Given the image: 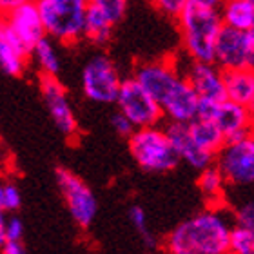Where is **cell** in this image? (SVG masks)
<instances>
[{"label": "cell", "mask_w": 254, "mask_h": 254, "mask_svg": "<svg viewBox=\"0 0 254 254\" xmlns=\"http://www.w3.org/2000/svg\"><path fill=\"white\" fill-rule=\"evenodd\" d=\"M225 205H209L180 222L164 240L165 254H227L234 231Z\"/></svg>", "instance_id": "1"}, {"label": "cell", "mask_w": 254, "mask_h": 254, "mask_svg": "<svg viewBox=\"0 0 254 254\" xmlns=\"http://www.w3.org/2000/svg\"><path fill=\"white\" fill-rule=\"evenodd\" d=\"M176 24L187 59L194 62H214L218 38L225 27L220 9L189 4Z\"/></svg>", "instance_id": "2"}, {"label": "cell", "mask_w": 254, "mask_h": 254, "mask_svg": "<svg viewBox=\"0 0 254 254\" xmlns=\"http://www.w3.org/2000/svg\"><path fill=\"white\" fill-rule=\"evenodd\" d=\"M127 147L132 160L145 173H169L180 164V156L171 142L169 134L162 127L136 129L129 140Z\"/></svg>", "instance_id": "3"}, {"label": "cell", "mask_w": 254, "mask_h": 254, "mask_svg": "<svg viewBox=\"0 0 254 254\" xmlns=\"http://www.w3.org/2000/svg\"><path fill=\"white\" fill-rule=\"evenodd\" d=\"M46 35L55 42L71 46L84 38L89 0H37Z\"/></svg>", "instance_id": "4"}, {"label": "cell", "mask_w": 254, "mask_h": 254, "mask_svg": "<svg viewBox=\"0 0 254 254\" xmlns=\"http://www.w3.org/2000/svg\"><path fill=\"white\" fill-rule=\"evenodd\" d=\"M80 84L87 100L95 104H117L124 78L106 53H96L82 67Z\"/></svg>", "instance_id": "5"}, {"label": "cell", "mask_w": 254, "mask_h": 254, "mask_svg": "<svg viewBox=\"0 0 254 254\" xmlns=\"http://www.w3.org/2000/svg\"><path fill=\"white\" fill-rule=\"evenodd\" d=\"M214 165L231 189L254 187V134L225 143Z\"/></svg>", "instance_id": "6"}, {"label": "cell", "mask_w": 254, "mask_h": 254, "mask_svg": "<svg viewBox=\"0 0 254 254\" xmlns=\"http://www.w3.org/2000/svg\"><path fill=\"white\" fill-rule=\"evenodd\" d=\"M55 180L73 222L78 227L87 229L95 222L96 212H98V201L95 192L78 175H74L73 171L65 167H57Z\"/></svg>", "instance_id": "7"}, {"label": "cell", "mask_w": 254, "mask_h": 254, "mask_svg": "<svg viewBox=\"0 0 254 254\" xmlns=\"http://www.w3.org/2000/svg\"><path fill=\"white\" fill-rule=\"evenodd\" d=\"M117 107L136 126V129L156 127L164 120V111L156 98L143 89L132 76L124 78L122 89L117 98Z\"/></svg>", "instance_id": "8"}, {"label": "cell", "mask_w": 254, "mask_h": 254, "mask_svg": "<svg viewBox=\"0 0 254 254\" xmlns=\"http://www.w3.org/2000/svg\"><path fill=\"white\" fill-rule=\"evenodd\" d=\"M180 71L189 80L192 89L196 91L201 106H216L220 102L227 100L225 71L218 67L214 62H194V60L187 59V65L186 67L180 65Z\"/></svg>", "instance_id": "9"}, {"label": "cell", "mask_w": 254, "mask_h": 254, "mask_svg": "<svg viewBox=\"0 0 254 254\" xmlns=\"http://www.w3.org/2000/svg\"><path fill=\"white\" fill-rule=\"evenodd\" d=\"M132 78L162 104L182 82L184 73L175 60H151L138 64L132 71Z\"/></svg>", "instance_id": "10"}, {"label": "cell", "mask_w": 254, "mask_h": 254, "mask_svg": "<svg viewBox=\"0 0 254 254\" xmlns=\"http://www.w3.org/2000/svg\"><path fill=\"white\" fill-rule=\"evenodd\" d=\"M40 95L49 117L55 122L57 129L64 136L73 138L78 132V122L74 117L73 106L69 102V95L59 76H42L40 74Z\"/></svg>", "instance_id": "11"}, {"label": "cell", "mask_w": 254, "mask_h": 254, "mask_svg": "<svg viewBox=\"0 0 254 254\" xmlns=\"http://www.w3.org/2000/svg\"><path fill=\"white\" fill-rule=\"evenodd\" d=\"M200 115L211 118L220 127L227 142L254 134V113L251 107L240 106L236 102L223 100L216 106H201Z\"/></svg>", "instance_id": "12"}, {"label": "cell", "mask_w": 254, "mask_h": 254, "mask_svg": "<svg viewBox=\"0 0 254 254\" xmlns=\"http://www.w3.org/2000/svg\"><path fill=\"white\" fill-rule=\"evenodd\" d=\"M2 24L26 46L29 53L40 40L48 37L37 0H29L26 4H22L20 7L9 11L7 15H4Z\"/></svg>", "instance_id": "13"}, {"label": "cell", "mask_w": 254, "mask_h": 254, "mask_svg": "<svg viewBox=\"0 0 254 254\" xmlns=\"http://www.w3.org/2000/svg\"><path fill=\"white\" fill-rule=\"evenodd\" d=\"M165 131H167L176 153L180 156V162H184L196 171H203L216 164V156L203 151L196 143V140L189 131V124H167Z\"/></svg>", "instance_id": "14"}, {"label": "cell", "mask_w": 254, "mask_h": 254, "mask_svg": "<svg viewBox=\"0 0 254 254\" xmlns=\"http://www.w3.org/2000/svg\"><path fill=\"white\" fill-rule=\"evenodd\" d=\"M247 60H249L247 33L225 26L218 38L214 64L223 71H233V69L247 67Z\"/></svg>", "instance_id": "15"}, {"label": "cell", "mask_w": 254, "mask_h": 254, "mask_svg": "<svg viewBox=\"0 0 254 254\" xmlns=\"http://www.w3.org/2000/svg\"><path fill=\"white\" fill-rule=\"evenodd\" d=\"M31 53L26 46L2 24L0 26V67L7 76H20L26 71Z\"/></svg>", "instance_id": "16"}, {"label": "cell", "mask_w": 254, "mask_h": 254, "mask_svg": "<svg viewBox=\"0 0 254 254\" xmlns=\"http://www.w3.org/2000/svg\"><path fill=\"white\" fill-rule=\"evenodd\" d=\"M225 93L227 100L251 107L254 102V69L242 67L225 71Z\"/></svg>", "instance_id": "17"}, {"label": "cell", "mask_w": 254, "mask_h": 254, "mask_svg": "<svg viewBox=\"0 0 254 254\" xmlns=\"http://www.w3.org/2000/svg\"><path fill=\"white\" fill-rule=\"evenodd\" d=\"M189 131H190V134H192V138L196 140V143H198L203 151L214 154V156H218V153H220L223 149V145L227 143L223 132L220 131V127L212 122L211 118L203 117V115H200L196 120H192V122L189 124Z\"/></svg>", "instance_id": "18"}, {"label": "cell", "mask_w": 254, "mask_h": 254, "mask_svg": "<svg viewBox=\"0 0 254 254\" xmlns=\"http://www.w3.org/2000/svg\"><path fill=\"white\" fill-rule=\"evenodd\" d=\"M223 24L238 31L249 33L254 29V2L253 0H225L220 7Z\"/></svg>", "instance_id": "19"}, {"label": "cell", "mask_w": 254, "mask_h": 254, "mask_svg": "<svg viewBox=\"0 0 254 254\" xmlns=\"http://www.w3.org/2000/svg\"><path fill=\"white\" fill-rule=\"evenodd\" d=\"M113 24L102 11L95 9L89 5L87 16H85V26H84V38L87 42H91L93 46H107L109 40L113 37Z\"/></svg>", "instance_id": "20"}, {"label": "cell", "mask_w": 254, "mask_h": 254, "mask_svg": "<svg viewBox=\"0 0 254 254\" xmlns=\"http://www.w3.org/2000/svg\"><path fill=\"white\" fill-rule=\"evenodd\" d=\"M198 189L203 194V198L209 201V205H223L227 184H225L222 171L218 169L216 165H211V167L200 171Z\"/></svg>", "instance_id": "21"}, {"label": "cell", "mask_w": 254, "mask_h": 254, "mask_svg": "<svg viewBox=\"0 0 254 254\" xmlns=\"http://www.w3.org/2000/svg\"><path fill=\"white\" fill-rule=\"evenodd\" d=\"M31 60L37 64L42 76H57L60 71V55L57 42L49 37L40 40L31 51Z\"/></svg>", "instance_id": "22"}, {"label": "cell", "mask_w": 254, "mask_h": 254, "mask_svg": "<svg viewBox=\"0 0 254 254\" xmlns=\"http://www.w3.org/2000/svg\"><path fill=\"white\" fill-rule=\"evenodd\" d=\"M127 216H129V222H131L132 229L136 231V234L142 238L143 245L147 247V249H156V236L154 233L151 231L149 227V222H147V214L143 211L142 205H131L129 207V211H127Z\"/></svg>", "instance_id": "23"}, {"label": "cell", "mask_w": 254, "mask_h": 254, "mask_svg": "<svg viewBox=\"0 0 254 254\" xmlns=\"http://www.w3.org/2000/svg\"><path fill=\"white\" fill-rule=\"evenodd\" d=\"M22 205V192L15 182H4L0 186V211L2 214H15Z\"/></svg>", "instance_id": "24"}, {"label": "cell", "mask_w": 254, "mask_h": 254, "mask_svg": "<svg viewBox=\"0 0 254 254\" xmlns=\"http://www.w3.org/2000/svg\"><path fill=\"white\" fill-rule=\"evenodd\" d=\"M24 222L16 214H2L0 218V242H22Z\"/></svg>", "instance_id": "25"}, {"label": "cell", "mask_w": 254, "mask_h": 254, "mask_svg": "<svg viewBox=\"0 0 254 254\" xmlns=\"http://www.w3.org/2000/svg\"><path fill=\"white\" fill-rule=\"evenodd\" d=\"M234 225L240 229H251L254 231V198H245L231 209Z\"/></svg>", "instance_id": "26"}, {"label": "cell", "mask_w": 254, "mask_h": 254, "mask_svg": "<svg viewBox=\"0 0 254 254\" xmlns=\"http://www.w3.org/2000/svg\"><path fill=\"white\" fill-rule=\"evenodd\" d=\"M127 4H129V0H89L91 7L102 11L113 24H118L124 18Z\"/></svg>", "instance_id": "27"}, {"label": "cell", "mask_w": 254, "mask_h": 254, "mask_svg": "<svg viewBox=\"0 0 254 254\" xmlns=\"http://www.w3.org/2000/svg\"><path fill=\"white\" fill-rule=\"evenodd\" d=\"M231 253L254 254V231L234 227L233 238H231Z\"/></svg>", "instance_id": "28"}, {"label": "cell", "mask_w": 254, "mask_h": 254, "mask_svg": "<svg viewBox=\"0 0 254 254\" xmlns=\"http://www.w3.org/2000/svg\"><path fill=\"white\" fill-rule=\"evenodd\" d=\"M153 5L162 13V15L169 16L178 20V16L186 11L189 5V0H153Z\"/></svg>", "instance_id": "29"}, {"label": "cell", "mask_w": 254, "mask_h": 254, "mask_svg": "<svg viewBox=\"0 0 254 254\" xmlns=\"http://www.w3.org/2000/svg\"><path fill=\"white\" fill-rule=\"evenodd\" d=\"M109 122H111L113 131L117 132L118 136H124V138H127V140H129V138L134 134V131H136V126H134L124 113L118 111V109L111 115V120H109Z\"/></svg>", "instance_id": "30"}, {"label": "cell", "mask_w": 254, "mask_h": 254, "mask_svg": "<svg viewBox=\"0 0 254 254\" xmlns=\"http://www.w3.org/2000/svg\"><path fill=\"white\" fill-rule=\"evenodd\" d=\"M2 254H27L22 242H5L2 244Z\"/></svg>", "instance_id": "31"}, {"label": "cell", "mask_w": 254, "mask_h": 254, "mask_svg": "<svg viewBox=\"0 0 254 254\" xmlns=\"http://www.w3.org/2000/svg\"><path fill=\"white\" fill-rule=\"evenodd\" d=\"M29 0H0V9L4 15H7L9 11L16 9V7H20L22 4H26Z\"/></svg>", "instance_id": "32"}, {"label": "cell", "mask_w": 254, "mask_h": 254, "mask_svg": "<svg viewBox=\"0 0 254 254\" xmlns=\"http://www.w3.org/2000/svg\"><path fill=\"white\" fill-rule=\"evenodd\" d=\"M225 0H189V4L201 5V7H212V9H220Z\"/></svg>", "instance_id": "33"}, {"label": "cell", "mask_w": 254, "mask_h": 254, "mask_svg": "<svg viewBox=\"0 0 254 254\" xmlns=\"http://www.w3.org/2000/svg\"><path fill=\"white\" fill-rule=\"evenodd\" d=\"M247 38H249V60H247V67L254 69V29L247 33Z\"/></svg>", "instance_id": "34"}, {"label": "cell", "mask_w": 254, "mask_h": 254, "mask_svg": "<svg viewBox=\"0 0 254 254\" xmlns=\"http://www.w3.org/2000/svg\"><path fill=\"white\" fill-rule=\"evenodd\" d=\"M251 111H253V113H254V102H253V106H251Z\"/></svg>", "instance_id": "35"}, {"label": "cell", "mask_w": 254, "mask_h": 254, "mask_svg": "<svg viewBox=\"0 0 254 254\" xmlns=\"http://www.w3.org/2000/svg\"><path fill=\"white\" fill-rule=\"evenodd\" d=\"M227 254H233V253H227Z\"/></svg>", "instance_id": "36"}, {"label": "cell", "mask_w": 254, "mask_h": 254, "mask_svg": "<svg viewBox=\"0 0 254 254\" xmlns=\"http://www.w3.org/2000/svg\"><path fill=\"white\" fill-rule=\"evenodd\" d=\"M253 2H254V0H253Z\"/></svg>", "instance_id": "37"}]
</instances>
